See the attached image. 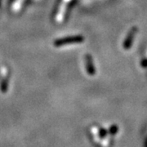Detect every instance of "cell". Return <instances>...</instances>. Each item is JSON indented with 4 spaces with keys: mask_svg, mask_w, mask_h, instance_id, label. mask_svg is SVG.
<instances>
[{
    "mask_svg": "<svg viewBox=\"0 0 147 147\" xmlns=\"http://www.w3.org/2000/svg\"><path fill=\"white\" fill-rule=\"evenodd\" d=\"M84 37L81 35L65 37V38H61L56 39L53 42V45L55 47H62V46L69 45V44L81 43L82 42H84Z\"/></svg>",
    "mask_w": 147,
    "mask_h": 147,
    "instance_id": "cell-1",
    "label": "cell"
},
{
    "mask_svg": "<svg viewBox=\"0 0 147 147\" xmlns=\"http://www.w3.org/2000/svg\"><path fill=\"white\" fill-rule=\"evenodd\" d=\"M69 1L70 0H62L61 6L59 7V11H58L57 14V17H56V20H57L58 23H61V21H63L65 14L66 9H67V6H68Z\"/></svg>",
    "mask_w": 147,
    "mask_h": 147,
    "instance_id": "cell-2",
    "label": "cell"
},
{
    "mask_svg": "<svg viewBox=\"0 0 147 147\" xmlns=\"http://www.w3.org/2000/svg\"><path fill=\"white\" fill-rule=\"evenodd\" d=\"M8 88V75L7 69L3 68L2 69V79L0 83V91L3 93H5Z\"/></svg>",
    "mask_w": 147,
    "mask_h": 147,
    "instance_id": "cell-3",
    "label": "cell"
},
{
    "mask_svg": "<svg viewBox=\"0 0 147 147\" xmlns=\"http://www.w3.org/2000/svg\"><path fill=\"white\" fill-rule=\"evenodd\" d=\"M85 61H86V69H87L88 74H89L91 76L94 75V74L96 73V69L94 67L93 61H92V58L91 57V55H89V54L86 55Z\"/></svg>",
    "mask_w": 147,
    "mask_h": 147,
    "instance_id": "cell-4",
    "label": "cell"
},
{
    "mask_svg": "<svg viewBox=\"0 0 147 147\" xmlns=\"http://www.w3.org/2000/svg\"><path fill=\"white\" fill-rule=\"evenodd\" d=\"M135 32H136V29H132L130 33H129V35L127 36V38L125 41V43H124V47H130V44L131 43V40H132V38L135 34Z\"/></svg>",
    "mask_w": 147,
    "mask_h": 147,
    "instance_id": "cell-5",
    "label": "cell"
}]
</instances>
